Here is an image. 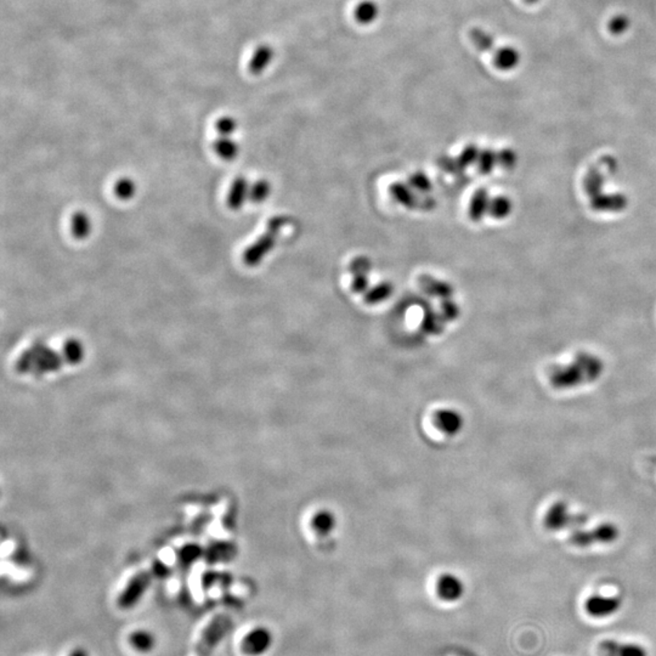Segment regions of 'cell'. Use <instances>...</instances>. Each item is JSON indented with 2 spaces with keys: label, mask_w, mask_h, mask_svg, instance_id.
<instances>
[{
  "label": "cell",
  "mask_w": 656,
  "mask_h": 656,
  "mask_svg": "<svg viewBox=\"0 0 656 656\" xmlns=\"http://www.w3.org/2000/svg\"><path fill=\"white\" fill-rule=\"evenodd\" d=\"M231 627V620L225 615H217L212 621L207 624L202 632L200 640L197 643L196 651L200 656H208L219 643L228 635Z\"/></svg>",
  "instance_id": "obj_1"
},
{
  "label": "cell",
  "mask_w": 656,
  "mask_h": 656,
  "mask_svg": "<svg viewBox=\"0 0 656 656\" xmlns=\"http://www.w3.org/2000/svg\"><path fill=\"white\" fill-rule=\"evenodd\" d=\"M272 643L274 635L271 631L264 626H258L244 635L241 643V649L246 655L261 656L270 649Z\"/></svg>",
  "instance_id": "obj_2"
},
{
  "label": "cell",
  "mask_w": 656,
  "mask_h": 656,
  "mask_svg": "<svg viewBox=\"0 0 656 656\" xmlns=\"http://www.w3.org/2000/svg\"><path fill=\"white\" fill-rule=\"evenodd\" d=\"M435 592L440 600L446 603L458 602L465 594V585L460 577L451 572L440 575L435 583Z\"/></svg>",
  "instance_id": "obj_3"
},
{
  "label": "cell",
  "mask_w": 656,
  "mask_h": 656,
  "mask_svg": "<svg viewBox=\"0 0 656 656\" xmlns=\"http://www.w3.org/2000/svg\"><path fill=\"white\" fill-rule=\"evenodd\" d=\"M433 424L440 433L454 436L458 434L463 428L465 419L462 414L454 408H440L433 414Z\"/></svg>",
  "instance_id": "obj_4"
},
{
  "label": "cell",
  "mask_w": 656,
  "mask_h": 656,
  "mask_svg": "<svg viewBox=\"0 0 656 656\" xmlns=\"http://www.w3.org/2000/svg\"><path fill=\"white\" fill-rule=\"evenodd\" d=\"M150 585V576L148 574H140L137 577H134L132 581L129 583L126 589L123 591L122 594L118 598V605L122 609H132L138 604L140 598L143 597V592Z\"/></svg>",
  "instance_id": "obj_5"
},
{
  "label": "cell",
  "mask_w": 656,
  "mask_h": 656,
  "mask_svg": "<svg viewBox=\"0 0 656 656\" xmlns=\"http://www.w3.org/2000/svg\"><path fill=\"white\" fill-rule=\"evenodd\" d=\"M275 244L276 233L268 231L261 237L258 238L250 247L246 249L244 255V263L248 266L259 265L260 261L264 259L265 255L275 247Z\"/></svg>",
  "instance_id": "obj_6"
},
{
  "label": "cell",
  "mask_w": 656,
  "mask_h": 656,
  "mask_svg": "<svg viewBox=\"0 0 656 656\" xmlns=\"http://www.w3.org/2000/svg\"><path fill=\"white\" fill-rule=\"evenodd\" d=\"M621 607V603L618 598L614 597H602V596H593L588 598L585 604V609L588 615L593 618H607L614 615Z\"/></svg>",
  "instance_id": "obj_7"
},
{
  "label": "cell",
  "mask_w": 656,
  "mask_h": 656,
  "mask_svg": "<svg viewBox=\"0 0 656 656\" xmlns=\"http://www.w3.org/2000/svg\"><path fill=\"white\" fill-rule=\"evenodd\" d=\"M598 649L603 656H648L643 646L632 643H620L613 640L600 642Z\"/></svg>",
  "instance_id": "obj_8"
},
{
  "label": "cell",
  "mask_w": 656,
  "mask_h": 656,
  "mask_svg": "<svg viewBox=\"0 0 656 656\" xmlns=\"http://www.w3.org/2000/svg\"><path fill=\"white\" fill-rule=\"evenodd\" d=\"M310 526L312 531L318 536H328L333 532L337 526V519L334 514L327 509H320L316 513L312 514L310 520Z\"/></svg>",
  "instance_id": "obj_9"
},
{
  "label": "cell",
  "mask_w": 656,
  "mask_h": 656,
  "mask_svg": "<svg viewBox=\"0 0 656 656\" xmlns=\"http://www.w3.org/2000/svg\"><path fill=\"white\" fill-rule=\"evenodd\" d=\"M520 54L512 47L498 48L493 54V64L501 71H511L518 66Z\"/></svg>",
  "instance_id": "obj_10"
},
{
  "label": "cell",
  "mask_w": 656,
  "mask_h": 656,
  "mask_svg": "<svg viewBox=\"0 0 656 656\" xmlns=\"http://www.w3.org/2000/svg\"><path fill=\"white\" fill-rule=\"evenodd\" d=\"M274 58V50L269 45H259L249 61L248 69L250 73L260 74L264 72Z\"/></svg>",
  "instance_id": "obj_11"
},
{
  "label": "cell",
  "mask_w": 656,
  "mask_h": 656,
  "mask_svg": "<svg viewBox=\"0 0 656 656\" xmlns=\"http://www.w3.org/2000/svg\"><path fill=\"white\" fill-rule=\"evenodd\" d=\"M249 198L248 181L244 178H237L233 181V186L229 192L228 203L231 209H239L244 206V201Z\"/></svg>",
  "instance_id": "obj_12"
},
{
  "label": "cell",
  "mask_w": 656,
  "mask_h": 656,
  "mask_svg": "<svg viewBox=\"0 0 656 656\" xmlns=\"http://www.w3.org/2000/svg\"><path fill=\"white\" fill-rule=\"evenodd\" d=\"M390 194L395 201L406 208H414L419 204L413 194L412 187L403 183H394L390 186Z\"/></svg>",
  "instance_id": "obj_13"
},
{
  "label": "cell",
  "mask_w": 656,
  "mask_h": 656,
  "mask_svg": "<svg viewBox=\"0 0 656 656\" xmlns=\"http://www.w3.org/2000/svg\"><path fill=\"white\" fill-rule=\"evenodd\" d=\"M378 6L372 0H365L359 3L355 8L354 16L356 22L360 25H370L378 16Z\"/></svg>",
  "instance_id": "obj_14"
},
{
  "label": "cell",
  "mask_w": 656,
  "mask_h": 656,
  "mask_svg": "<svg viewBox=\"0 0 656 656\" xmlns=\"http://www.w3.org/2000/svg\"><path fill=\"white\" fill-rule=\"evenodd\" d=\"M129 642L132 648L139 653H148L156 646L154 635L150 631L146 630L134 631L129 637Z\"/></svg>",
  "instance_id": "obj_15"
},
{
  "label": "cell",
  "mask_w": 656,
  "mask_h": 656,
  "mask_svg": "<svg viewBox=\"0 0 656 656\" xmlns=\"http://www.w3.org/2000/svg\"><path fill=\"white\" fill-rule=\"evenodd\" d=\"M421 285L424 291L432 296H439L443 299H449L452 296V287L450 283L444 281L434 280L432 277H427L421 281Z\"/></svg>",
  "instance_id": "obj_16"
},
{
  "label": "cell",
  "mask_w": 656,
  "mask_h": 656,
  "mask_svg": "<svg viewBox=\"0 0 656 656\" xmlns=\"http://www.w3.org/2000/svg\"><path fill=\"white\" fill-rule=\"evenodd\" d=\"M71 231L78 239H84L91 235V220L84 212H77L71 220Z\"/></svg>",
  "instance_id": "obj_17"
},
{
  "label": "cell",
  "mask_w": 656,
  "mask_h": 656,
  "mask_svg": "<svg viewBox=\"0 0 656 656\" xmlns=\"http://www.w3.org/2000/svg\"><path fill=\"white\" fill-rule=\"evenodd\" d=\"M393 285L390 282H382L376 287L371 288L365 293V302L370 305H376L384 302L393 294Z\"/></svg>",
  "instance_id": "obj_18"
},
{
  "label": "cell",
  "mask_w": 656,
  "mask_h": 656,
  "mask_svg": "<svg viewBox=\"0 0 656 656\" xmlns=\"http://www.w3.org/2000/svg\"><path fill=\"white\" fill-rule=\"evenodd\" d=\"M214 151L220 159L233 161L238 154V145L230 137H220L214 143Z\"/></svg>",
  "instance_id": "obj_19"
},
{
  "label": "cell",
  "mask_w": 656,
  "mask_h": 656,
  "mask_svg": "<svg viewBox=\"0 0 656 656\" xmlns=\"http://www.w3.org/2000/svg\"><path fill=\"white\" fill-rule=\"evenodd\" d=\"M469 37L474 47L482 53H490L495 48L493 37L482 28H473L469 33Z\"/></svg>",
  "instance_id": "obj_20"
},
{
  "label": "cell",
  "mask_w": 656,
  "mask_h": 656,
  "mask_svg": "<svg viewBox=\"0 0 656 656\" xmlns=\"http://www.w3.org/2000/svg\"><path fill=\"white\" fill-rule=\"evenodd\" d=\"M489 206V197L487 191L480 190L476 192L471 202L469 215L473 220H480L487 212Z\"/></svg>",
  "instance_id": "obj_21"
},
{
  "label": "cell",
  "mask_w": 656,
  "mask_h": 656,
  "mask_svg": "<svg viewBox=\"0 0 656 656\" xmlns=\"http://www.w3.org/2000/svg\"><path fill=\"white\" fill-rule=\"evenodd\" d=\"M115 195H116L119 200L122 201H128L130 200L135 195V191H137V186H135V183L129 179V178H122L119 180L117 181L115 184Z\"/></svg>",
  "instance_id": "obj_22"
},
{
  "label": "cell",
  "mask_w": 656,
  "mask_h": 656,
  "mask_svg": "<svg viewBox=\"0 0 656 656\" xmlns=\"http://www.w3.org/2000/svg\"><path fill=\"white\" fill-rule=\"evenodd\" d=\"M271 192V186L266 180H258L249 187V200L255 203L264 202Z\"/></svg>",
  "instance_id": "obj_23"
},
{
  "label": "cell",
  "mask_w": 656,
  "mask_h": 656,
  "mask_svg": "<svg viewBox=\"0 0 656 656\" xmlns=\"http://www.w3.org/2000/svg\"><path fill=\"white\" fill-rule=\"evenodd\" d=\"M422 328H423L424 332H427V333H439L441 328H443L439 316L432 310L425 312L423 321H422Z\"/></svg>",
  "instance_id": "obj_24"
},
{
  "label": "cell",
  "mask_w": 656,
  "mask_h": 656,
  "mask_svg": "<svg viewBox=\"0 0 656 656\" xmlns=\"http://www.w3.org/2000/svg\"><path fill=\"white\" fill-rule=\"evenodd\" d=\"M630 25V19L621 14V15H616V16L613 17L609 21L608 28L610 33H613L615 36H620V34H622L629 30Z\"/></svg>",
  "instance_id": "obj_25"
},
{
  "label": "cell",
  "mask_w": 656,
  "mask_h": 656,
  "mask_svg": "<svg viewBox=\"0 0 656 656\" xmlns=\"http://www.w3.org/2000/svg\"><path fill=\"white\" fill-rule=\"evenodd\" d=\"M410 186L419 192H428L432 190V181L422 172H417L410 176Z\"/></svg>",
  "instance_id": "obj_26"
},
{
  "label": "cell",
  "mask_w": 656,
  "mask_h": 656,
  "mask_svg": "<svg viewBox=\"0 0 656 656\" xmlns=\"http://www.w3.org/2000/svg\"><path fill=\"white\" fill-rule=\"evenodd\" d=\"M237 129V122L233 117L225 116L217 122V130L220 137H231Z\"/></svg>",
  "instance_id": "obj_27"
},
{
  "label": "cell",
  "mask_w": 656,
  "mask_h": 656,
  "mask_svg": "<svg viewBox=\"0 0 656 656\" xmlns=\"http://www.w3.org/2000/svg\"><path fill=\"white\" fill-rule=\"evenodd\" d=\"M479 156H480V154H479L478 148L474 146V145H468V146L462 151V154H460V157H458V164H460V167L465 168V167H468V165H471V163H474Z\"/></svg>",
  "instance_id": "obj_28"
},
{
  "label": "cell",
  "mask_w": 656,
  "mask_h": 656,
  "mask_svg": "<svg viewBox=\"0 0 656 656\" xmlns=\"http://www.w3.org/2000/svg\"><path fill=\"white\" fill-rule=\"evenodd\" d=\"M441 315L444 316L445 320L454 321L460 315V307L455 302H452L450 298L444 299V302L441 303Z\"/></svg>",
  "instance_id": "obj_29"
},
{
  "label": "cell",
  "mask_w": 656,
  "mask_h": 656,
  "mask_svg": "<svg viewBox=\"0 0 656 656\" xmlns=\"http://www.w3.org/2000/svg\"><path fill=\"white\" fill-rule=\"evenodd\" d=\"M65 355L72 362L80 361L82 355H83V348H82L80 342H75V340L67 342L65 345Z\"/></svg>",
  "instance_id": "obj_30"
},
{
  "label": "cell",
  "mask_w": 656,
  "mask_h": 656,
  "mask_svg": "<svg viewBox=\"0 0 656 656\" xmlns=\"http://www.w3.org/2000/svg\"><path fill=\"white\" fill-rule=\"evenodd\" d=\"M371 266L372 265H371L370 260L365 257H360V258L353 260V263L350 265V270H351V272H354L355 275H359V274H365L366 275L371 270Z\"/></svg>",
  "instance_id": "obj_31"
},
{
  "label": "cell",
  "mask_w": 656,
  "mask_h": 656,
  "mask_svg": "<svg viewBox=\"0 0 656 656\" xmlns=\"http://www.w3.org/2000/svg\"><path fill=\"white\" fill-rule=\"evenodd\" d=\"M351 288L355 293H366L368 291V280H367V276L365 274H359V275H355L354 280H353V285H351Z\"/></svg>",
  "instance_id": "obj_32"
},
{
  "label": "cell",
  "mask_w": 656,
  "mask_h": 656,
  "mask_svg": "<svg viewBox=\"0 0 656 656\" xmlns=\"http://www.w3.org/2000/svg\"><path fill=\"white\" fill-rule=\"evenodd\" d=\"M493 159H495V157H493V154L490 150H487V151L480 154V157H479V164L480 165L479 167H480L482 173H487V172L491 170L492 165H493Z\"/></svg>",
  "instance_id": "obj_33"
},
{
  "label": "cell",
  "mask_w": 656,
  "mask_h": 656,
  "mask_svg": "<svg viewBox=\"0 0 656 656\" xmlns=\"http://www.w3.org/2000/svg\"><path fill=\"white\" fill-rule=\"evenodd\" d=\"M507 209H508V203L503 198H498L492 203L491 212L495 217H503L507 213Z\"/></svg>",
  "instance_id": "obj_34"
},
{
  "label": "cell",
  "mask_w": 656,
  "mask_h": 656,
  "mask_svg": "<svg viewBox=\"0 0 656 656\" xmlns=\"http://www.w3.org/2000/svg\"><path fill=\"white\" fill-rule=\"evenodd\" d=\"M285 225V218L282 217H275L271 219L269 222V225H268V231H271V233H276L280 231L281 228Z\"/></svg>",
  "instance_id": "obj_35"
},
{
  "label": "cell",
  "mask_w": 656,
  "mask_h": 656,
  "mask_svg": "<svg viewBox=\"0 0 656 656\" xmlns=\"http://www.w3.org/2000/svg\"><path fill=\"white\" fill-rule=\"evenodd\" d=\"M69 656H88V654L85 653L84 649L77 648V649H74V651L69 654Z\"/></svg>",
  "instance_id": "obj_36"
},
{
  "label": "cell",
  "mask_w": 656,
  "mask_h": 656,
  "mask_svg": "<svg viewBox=\"0 0 656 656\" xmlns=\"http://www.w3.org/2000/svg\"><path fill=\"white\" fill-rule=\"evenodd\" d=\"M524 1L526 4H529V5H534V4H537L540 0H524Z\"/></svg>",
  "instance_id": "obj_37"
}]
</instances>
